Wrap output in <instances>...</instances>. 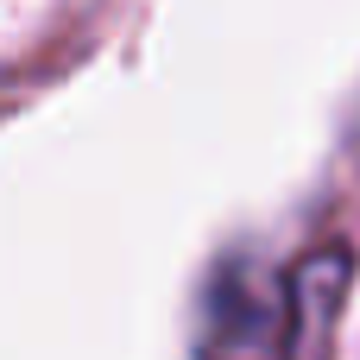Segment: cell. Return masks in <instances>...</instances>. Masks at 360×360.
<instances>
[{"mask_svg": "<svg viewBox=\"0 0 360 360\" xmlns=\"http://www.w3.org/2000/svg\"><path fill=\"white\" fill-rule=\"evenodd\" d=\"M285 297H291L285 348L291 354H316L329 323H335V310H342V297H348V253L342 247H316L310 259H297L291 278H285Z\"/></svg>", "mask_w": 360, "mask_h": 360, "instance_id": "cell-1", "label": "cell"}]
</instances>
